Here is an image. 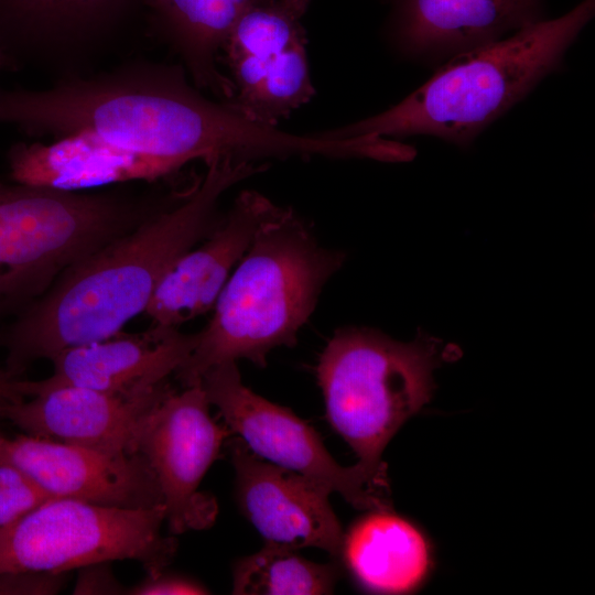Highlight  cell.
Wrapping results in <instances>:
<instances>
[{"mask_svg": "<svg viewBox=\"0 0 595 595\" xmlns=\"http://www.w3.org/2000/svg\"><path fill=\"white\" fill-rule=\"evenodd\" d=\"M0 122L32 137L86 133L127 151L187 163L232 156L316 158L323 142L255 122L229 101L208 98L180 63L143 57L43 89H1Z\"/></svg>", "mask_w": 595, "mask_h": 595, "instance_id": "6da1fadb", "label": "cell"}, {"mask_svg": "<svg viewBox=\"0 0 595 595\" xmlns=\"http://www.w3.org/2000/svg\"><path fill=\"white\" fill-rule=\"evenodd\" d=\"M206 170L140 225L65 270L18 312L0 335L6 370L20 376L39 359L108 338L140 313L165 271L207 237L220 197L264 164L232 156L205 162Z\"/></svg>", "mask_w": 595, "mask_h": 595, "instance_id": "7a4b0ae2", "label": "cell"}, {"mask_svg": "<svg viewBox=\"0 0 595 595\" xmlns=\"http://www.w3.org/2000/svg\"><path fill=\"white\" fill-rule=\"evenodd\" d=\"M594 13L595 0H582L556 18H544L447 60L423 85L388 109L317 134L388 140L430 136L467 147L562 66Z\"/></svg>", "mask_w": 595, "mask_h": 595, "instance_id": "3957f363", "label": "cell"}, {"mask_svg": "<svg viewBox=\"0 0 595 595\" xmlns=\"http://www.w3.org/2000/svg\"><path fill=\"white\" fill-rule=\"evenodd\" d=\"M344 258L322 247L293 209L272 202L176 378L184 387L198 385L212 367L238 359L266 367L270 350L296 344Z\"/></svg>", "mask_w": 595, "mask_h": 595, "instance_id": "277c9868", "label": "cell"}, {"mask_svg": "<svg viewBox=\"0 0 595 595\" xmlns=\"http://www.w3.org/2000/svg\"><path fill=\"white\" fill-rule=\"evenodd\" d=\"M111 190L4 185L0 193V312H20L65 270L174 199Z\"/></svg>", "mask_w": 595, "mask_h": 595, "instance_id": "5b68a950", "label": "cell"}, {"mask_svg": "<svg viewBox=\"0 0 595 595\" xmlns=\"http://www.w3.org/2000/svg\"><path fill=\"white\" fill-rule=\"evenodd\" d=\"M448 348L425 333L402 343L366 327L342 328L325 346L316 376L326 418L369 473L387 480L382 452L430 401Z\"/></svg>", "mask_w": 595, "mask_h": 595, "instance_id": "8992f818", "label": "cell"}, {"mask_svg": "<svg viewBox=\"0 0 595 595\" xmlns=\"http://www.w3.org/2000/svg\"><path fill=\"white\" fill-rule=\"evenodd\" d=\"M165 506L119 508L52 498L0 527V572H69L97 562L132 560L155 576L177 542L161 527Z\"/></svg>", "mask_w": 595, "mask_h": 595, "instance_id": "52a82bcc", "label": "cell"}, {"mask_svg": "<svg viewBox=\"0 0 595 595\" xmlns=\"http://www.w3.org/2000/svg\"><path fill=\"white\" fill-rule=\"evenodd\" d=\"M201 385L229 431L256 456L313 479L357 509L391 510L382 493L387 480L358 463L350 467L339 465L307 422L247 388L236 361L212 367Z\"/></svg>", "mask_w": 595, "mask_h": 595, "instance_id": "ba28073f", "label": "cell"}, {"mask_svg": "<svg viewBox=\"0 0 595 595\" xmlns=\"http://www.w3.org/2000/svg\"><path fill=\"white\" fill-rule=\"evenodd\" d=\"M201 383L172 389L147 415L134 442L160 486L169 531L205 530L216 520V499L198 490L229 429L209 414Z\"/></svg>", "mask_w": 595, "mask_h": 595, "instance_id": "9c48e42d", "label": "cell"}, {"mask_svg": "<svg viewBox=\"0 0 595 595\" xmlns=\"http://www.w3.org/2000/svg\"><path fill=\"white\" fill-rule=\"evenodd\" d=\"M139 4L143 0H0V47L53 80L89 75L123 51L125 26Z\"/></svg>", "mask_w": 595, "mask_h": 595, "instance_id": "30bf717a", "label": "cell"}, {"mask_svg": "<svg viewBox=\"0 0 595 595\" xmlns=\"http://www.w3.org/2000/svg\"><path fill=\"white\" fill-rule=\"evenodd\" d=\"M30 400L10 403L0 418L28 435L98 452L134 454L147 415L173 389L169 381L139 393H115L77 386L40 387L24 380Z\"/></svg>", "mask_w": 595, "mask_h": 595, "instance_id": "8fae6325", "label": "cell"}, {"mask_svg": "<svg viewBox=\"0 0 595 595\" xmlns=\"http://www.w3.org/2000/svg\"><path fill=\"white\" fill-rule=\"evenodd\" d=\"M0 462L52 497L132 509L164 505L154 473L139 453L112 455L28 434H1Z\"/></svg>", "mask_w": 595, "mask_h": 595, "instance_id": "7c38bea8", "label": "cell"}, {"mask_svg": "<svg viewBox=\"0 0 595 595\" xmlns=\"http://www.w3.org/2000/svg\"><path fill=\"white\" fill-rule=\"evenodd\" d=\"M229 448L238 506L264 542L293 550L318 548L340 556L344 533L328 489L256 456L239 437Z\"/></svg>", "mask_w": 595, "mask_h": 595, "instance_id": "4fadbf2b", "label": "cell"}, {"mask_svg": "<svg viewBox=\"0 0 595 595\" xmlns=\"http://www.w3.org/2000/svg\"><path fill=\"white\" fill-rule=\"evenodd\" d=\"M544 0H396L388 24L403 56L441 65L544 19Z\"/></svg>", "mask_w": 595, "mask_h": 595, "instance_id": "5bb4252c", "label": "cell"}, {"mask_svg": "<svg viewBox=\"0 0 595 595\" xmlns=\"http://www.w3.org/2000/svg\"><path fill=\"white\" fill-rule=\"evenodd\" d=\"M271 204L255 191L237 196L207 239L180 256L165 271L144 311L151 325L178 328L214 309Z\"/></svg>", "mask_w": 595, "mask_h": 595, "instance_id": "9a60e30c", "label": "cell"}, {"mask_svg": "<svg viewBox=\"0 0 595 595\" xmlns=\"http://www.w3.org/2000/svg\"><path fill=\"white\" fill-rule=\"evenodd\" d=\"M198 333L151 325L62 350L51 361V377L40 387L69 385L115 393H139L167 380L197 344Z\"/></svg>", "mask_w": 595, "mask_h": 595, "instance_id": "2e32d148", "label": "cell"}, {"mask_svg": "<svg viewBox=\"0 0 595 595\" xmlns=\"http://www.w3.org/2000/svg\"><path fill=\"white\" fill-rule=\"evenodd\" d=\"M18 184L82 191L134 181L155 182L178 172L172 164L123 150L86 133L50 143L13 145L8 155Z\"/></svg>", "mask_w": 595, "mask_h": 595, "instance_id": "e0dca14e", "label": "cell"}, {"mask_svg": "<svg viewBox=\"0 0 595 595\" xmlns=\"http://www.w3.org/2000/svg\"><path fill=\"white\" fill-rule=\"evenodd\" d=\"M261 0H143L156 39L178 58L192 83L219 100L232 98L219 69L226 37L242 12Z\"/></svg>", "mask_w": 595, "mask_h": 595, "instance_id": "ac0fdd59", "label": "cell"}, {"mask_svg": "<svg viewBox=\"0 0 595 595\" xmlns=\"http://www.w3.org/2000/svg\"><path fill=\"white\" fill-rule=\"evenodd\" d=\"M340 558L364 588L382 594L415 591L430 574L431 547L409 520L372 510L343 537Z\"/></svg>", "mask_w": 595, "mask_h": 595, "instance_id": "d6986e66", "label": "cell"}, {"mask_svg": "<svg viewBox=\"0 0 595 595\" xmlns=\"http://www.w3.org/2000/svg\"><path fill=\"white\" fill-rule=\"evenodd\" d=\"M234 87L228 100L246 118L270 127L288 118L315 94L306 37L286 50L264 56H241L223 62Z\"/></svg>", "mask_w": 595, "mask_h": 595, "instance_id": "ffe728a7", "label": "cell"}, {"mask_svg": "<svg viewBox=\"0 0 595 595\" xmlns=\"http://www.w3.org/2000/svg\"><path fill=\"white\" fill-rule=\"evenodd\" d=\"M338 572L334 563H315L299 555L298 550L264 542L261 550L235 564L232 594H331Z\"/></svg>", "mask_w": 595, "mask_h": 595, "instance_id": "44dd1931", "label": "cell"}, {"mask_svg": "<svg viewBox=\"0 0 595 595\" xmlns=\"http://www.w3.org/2000/svg\"><path fill=\"white\" fill-rule=\"evenodd\" d=\"M311 0H261L236 20L223 45L219 62L264 57L306 37L302 19Z\"/></svg>", "mask_w": 595, "mask_h": 595, "instance_id": "7402d4cb", "label": "cell"}, {"mask_svg": "<svg viewBox=\"0 0 595 595\" xmlns=\"http://www.w3.org/2000/svg\"><path fill=\"white\" fill-rule=\"evenodd\" d=\"M52 498L18 468L0 462V527Z\"/></svg>", "mask_w": 595, "mask_h": 595, "instance_id": "603a6c76", "label": "cell"}, {"mask_svg": "<svg viewBox=\"0 0 595 595\" xmlns=\"http://www.w3.org/2000/svg\"><path fill=\"white\" fill-rule=\"evenodd\" d=\"M68 572H0V595H54L65 585Z\"/></svg>", "mask_w": 595, "mask_h": 595, "instance_id": "cb8c5ba5", "label": "cell"}, {"mask_svg": "<svg viewBox=\"0 0 595 595\" xmlns=\"http://www.w3.org/2000/svg\"><path fill=\"white\" fill-rule=\"evenodd\" d=\"M111 562H97L79 567L74 594H128L115 577Z\"/></svg>", "mask_w": 595, "mask_h": 595, "instance_id": "d4e9b609", "label": "cell"}, {"mask_svg": "<svg viewBox=\"0 0 595 595\" xmlns=\"http://www.w3.org/2000/svg\"><path fill=\"white\" fill-rule=\"evenodd\" d=\"M208 589L201 583L163 572L155 576L148 575L141 583L128 589L133 595H177V594H208Z\"/></svg>", "mask_w": 595, "mask_h": 595, "instance_id": "484cf974", "label": "cell"}, {"mask_svg": "<svg viewBox=\"0 0 595 595\" xmlns=\"http://www.w3.org/2000/svg\"><path fill=\"white\" fill-rule=\"evenodd\" d=\"M23 381L0 368V414L4 407L26 398ZM1 435V433H0Z\"/></svg>", "mask_w": 595, "mask_h": 595, "instance_id": "4316f807", "label": "cell"}, {"mask_svg": "<svg viewBox=\"0 0 595 595\" xmlns=\"http://www.w3.org/2000/svg\"><path fill=\"white\" fill-rule=\"evenodd\" d=\"M14 66H17L14 61L0 47V69Z\"/></svg>", "mask_w": 595, "mask_h": 595, "instance_id": "83f0119b", "label": "cell"}, {"mask_svg": "<svg viewBox=\"0 0 595 595\" xmlns=\"http://www.w3.org/2000/svg\"><path fill=\"white\" fill-rule=\"evenodd\" d=\"M3 187H4V184L0 183V193L3 190Z\"/></svg>", "mask_w": 595, "mask_h": 595, "instance_id": "f1b7e54d", "label": "cell"}]
</instances>
